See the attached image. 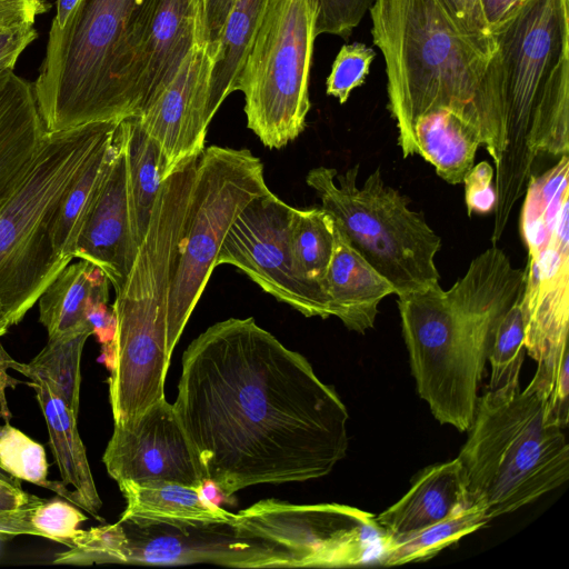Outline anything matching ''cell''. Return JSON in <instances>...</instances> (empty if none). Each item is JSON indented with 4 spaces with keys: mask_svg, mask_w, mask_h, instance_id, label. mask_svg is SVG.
<instances>
[{
    "mask_svg": "<svg viewBox=\"0 0 569 569\" xmlns=\"http://www.w3.org/2000/svg\"><path fill=\"white\" fill-rule=\"evenodd\" d=\"M178 419L223 496L329 475L348 450V410L310 362L252 317L200 333L182 357Z\"/></svg>",
    "mask_w": 569,
    "mask_h": 569,
    "instance_id": "6da1fadb",
    "label": "cell"
},
{
    "mask_svg": "<svg viewBox=\"0 0 569 569\" xmlns=\"http://www.w3.org/2000/svg\"><path fill=\"white\" fill-rule=\"evenodd\" d=\"M369 11L403 158L415 154V121L445 109L477 131L497 167L505 132L486 84L493 37L465 30L441 0H375Z\"/></svg>",
    "mask_w": 569,
    "mask_h": 569,
    "instance_id": "7a4b0ae2",
    "label": "cell"
},
{
    "mask_svg": "<svg viewBox=\"0 0 569 569\" xmlns=\"http://www.w3.org/2000/svg\"><path fill=\"white\" fill-rule=\"evenodd\" d=\"M487 92L505 131L492 238L525 194L538 154L569 150V0H525L491 32Z\"/></svg>",
    "mask_w": 569,
    "mask_h": 569,
    "instance_id": "3957f363",
    "label": "cell"
},
{
    "mask_svg": "<svg viewBox=\"0 0 569 569\" xmlns=\"http://www.w3.org/2000/svg\"><path fill=\"white\" fill-rule=\"evenodd\" d=\"M523 286L525 270L492 244L448 290L438 284L398 296L417 392L440 423L470 428L496 328Z\"/></svg>",
    "mask_w": 569,
    "mask_h": 569,
    "instance_id": "277c9868",
    "label": "cell"
},
{
    "mask_svg": "<svg viewBox=\"0 0 569 569\" xmlns=\"http://www.w3.org/2000/svg\"><path fill=\"white\" fill-rule=\"evenodd\" d=\"M157 0H79L51 23L33 83L46 131L138 116L142 46Z\"/></svg>",
    "mask_w": 569,
    "mask_h": 569,
    "instance_id": "5b68a950",
    "label": "cell"
},
{
    "mask_svg": "<svg viewBox=\"0 0 569 569\" xmlns=\"http://www.w3.org/2000/svg\"><path fill=\"white\" fill-rule=\"evenodd\" d=\"M197 160L162 181L134 262L116 291L111 306L116 331L102 352L110 369L109 402L114 426L131 422L166 398V377L178 343L168 327L167 301Z\"/></svg>",
    "mask_w": 569,
    "mask_h": 569,
    "instance_id": "8992f818",
    "label": "cell"
},
{
    "mask_svg": "<svg viewBox=\"0 0 569 569\" xmlns=\"http://www.w3.org/2000/svg\"><path fill=\"white\" fill-rule=\"evenodd\" d=\"M548 388L532 378L523 391L478 398L457 459L470 505L491 519L513 512L563 485L569 446L548 418Z\"/></svg>",
    "mask_w": 569,
    "mask_h": 569,
    "instance_id": "52a82bcc",
    "label": "cell"
},
{
    "mask_svg": "<svg viewBox=\"0 0 569 569\" xmlns=\"http://www.w3.org/2000/svg\"><path fill=\"white\" fill-rule=\"evenodd\" d=\"M119 122L47 131L24 178L0 208V300L14 325L66 267L51 242L57 210Z\"/></svg>",
    "mask_w": 569,
    "mask_h": 569,
    "instance_id": "ba28073f",
    "label": "cell"
},
{
    "mask_svg": "<svg viewBox=\"0 0 569 569\" xmlns=\"http://www.w3.org/2000/svg\"><path fill=\"white\" fill-rule=\"evenodd\" d=\"M358 174L359 164L343 173L320 166L308 172L306 182L349 243L392 283L395 295L438 286L435 258L441 239L423 213L411 210L410 199L385 183L380 168L361 187Z\"/></svg>",
    "mask_w": 569,
    "mask_h": 569,
    "instance_id": "9c48e42d",
    "label": "cell"
},
{
    "mask_svg": "<svg viewBox=\"0 0 569 569\" xmlns=\"http://www.w3.org/2000/svg\"><path fill=\"white\" fill-rule=\"evenodd\" d=\"M568 156L531 176L520 214L528 248L521 302L525 348L536 376L551 392L569 379V190Z\"/></svg>",
    "mask_w": 569,
    "mask_h": 569,
    "instance_id": "30bf717a",
    "label": "cell"
},
{
    "mask_svg": "<svg viewBox=\"0 0 569 569\" xmlns=\"http://www.w3.org/2000/svg\"><path fill=\"white\" fill-rule=\"evenodd\" d=\"M317 7L312 0H267L242 66L247 127L269 149H281L306 129Z\"/></svg>",
    "mask_w": 569,
    "mask_h": 569,
    "instance_id": "8fae6325",
    "label": "cell"
},
{
    "mask_svg": "<svg viewBox=\"0 0 569 569\" xmlns=\"http://www.w3.org/2000/svg\"><path fill=\"white\" fill-rule=\"evenodd\" d=\"M269 191L263 163L248 149L210 146L198 157L167 301L174 340L179 341L217 267L230 227L248 203Z\"/></svg>",
    "mask_w": 569,
    "mask_h": 569,
    "instance_id": "7c38bea8",
    "label": "cell"
},
{
    "mask_svg": "<svg viewBox=\"0 0 569 569\" xmlns=\"http://www.w3.org/2000/svg\"><path fill=\"white\" fill-rule=\"evenodd\" d=\"M244 537L286 552L295 568H346L378 561L387 535L370 512L339 503L296 505L277 499L236 513Z\"/></svg>",
    "mask_w": 569,
    "mask_h": 569,
    "instance_id": "4fadbf2b",
    "label": "cell"
},
{
    "mask_svg": "<svg viewBox=\"0 0 569 569\" xmlns=\"http://www.w3.org/2000/svg\"><path fill=\"white\" fill-rule=\"evenodd\" d=\"M296 208L271 191L253 199L230 227L217 266L231 264L306 317H330L325 292L303 278L291 241Z\"/></svg>",
    "mask_w": 569,
    "mask_h": 569,
    "instance_id": "5bb4252c",
    "label": "cell"
},
{
    "mask_svg": "<svg viewBox=\"0 0 569 569\" xmlns=\"http://www.w3.org/2000/svg\"><path fill=\"white\" fill-rule=\"evenodd\" d=\"M232 522L172 525L119 519L112 523L111 563L293 568L287 553L264 540L239 535Z\"/></svg>",
    "mask_w": 569,
    "mask_h": 569,
    "instance_id": "9a60e30c",
    "label": "cell"
},
{
    "mask_svg": "<svg viewBox=\"0 0 569 569\" xmlns=\"http://www.w3.org/2000/svg\"><path fill=\"white\" fill-rule=\"evenodd\" d=\"M102 461L118 482H171L203 489L198 457L166 398L123 426H114Z\"/></svg>",
    "mask_w": 569,
    "mask_h": 569,
    "instance_id": "2e32d148",
    "label": "cell"
},
{
    "mask_svg": "<svg viewBox=\"0 0 569 569\" xmlns=\"http://www.w3.org/2000/svg\"><path fill=\"white\" fill-rule=\"evenodd\" d=\"M216 50L199 43L184 59L171 81L137 116L161 151L164 179L204 150L210 79Z\"/></svg>",
    "mask_w": 569,
    "mask_h": 569,
    "instance_id": "e0dca14e",
    "label": "cell"
},
{
    "mask_svg": "<svg viewBox=\"0 0 569 569\" xmlns=\"http://www.w3.org/2000/svg\"><path fill=\"white\" fill-rule=\"evenodd\" d=\"M138 249L131 226L126 141L119 122L109 167L77 239L74 259L100 268L118 291L126 282Z\"/></svg>",
    "mask_w": 569,
    "mask_h": 569,
    "instance_id": "ac0fdd59",
    "label": "cell"
},
{
    "mask_svg": "<svg viewBox=\"0 0 569 569\" xmlns=\"http://www.w3.org/2000/svg\"><path fill=\"white\" fill-rule=\"evenodd\" d=\"M202 41H207L202 0H157L139 63V113Z\"/></svg>",
    "mask_w": 569,
    "mask_h": 569,
    "instance_id": "d6986e66",
    "label": "cell"
},
{
    "mask_svg": "<svg viewBox=\"0 0 569 569\" xmlns=\"http://www.w3.org/2000/svg\"><path fill=\"white\" fill-rule=\"evenodd\" d=\"M323 288L330 317H337L347 329L358 333L373 328L379 303L396 293L392 283L349 243L337 224Z\"/></svg>",
    "mask_w": 569,
    "mask_h": 569,
    "instance_id": "ffe728a7",
    "label": "cell"
},
{
    "mask_svg": "<svg viewBox=\"0 0 569 569\" xmlns=\"http://www.w3.org/2000/svg\"><path fill=\"white\" fill-rule=\"evenodd\" d=\"M46 132L33 84L13 70L0 73V208L24 178Z\"/></svg>",
    "mask_w": 569,
    "mask_h": 569,
    "instance_id": "44dd1931",
    "label": "cell"
},
{
    "mask_svg": "<svg viewBox=\"0 0 569 569\" xmlns=\"http://www.w3.org/2000/svg\"><path fill=\"white\" fill-rule=\"evenodd\" d=\"M467 505L461 466L455 458L423 469L408 492L375 519L392 538L439 522Z\"/></svg>",
    "mask_w": 569,
    "mask_h": 569,
    "instance_id": "7402d4cb",
    "label": "cell"
},
{
    "mask_svg": "<svg viewBox=\"0 0 569 569\" xmlns=\"http://www.w3.org/2000/svg\"><path fill=\"white\" fill-rule=\"evenodd\" d=\"M29 386L34 390L43 415L49 433V446L62 483L72 486L74 506L100 519L98 513L102 501L78 430V416L53 392L46 380L33 378Z\"/></svg>",
    "mask_w": 569,
    "mask_h": 569,
    "instance_id": "603a6c76",
    "label": "cell"
},
{
    "mask_svg": "<svg viewBox=\"0 0 569 569\" xmlns=\"http://www.w3.org/2000/svg\"><path fill=\"white\" fill-rule=\"evenodd\" d=\"M109 284L103 271L89 261L67 264L38 300L39 321L48 339L92 330L87 321L88 308L97 300L109 301Z\"/></svg>",
    "mask_w": 569,
    "mask_h": 569,
    "instance_id": "cb8c5ba5",
    "label": "cell"
},
{
    "mask_svg": "<svg viewBox=\"0 0 569 569\" xmlns=\"http://www.w3.org/2000/svg\"><path fill=\"white\" fill-rule=\"evenodd\" d=\"M126 500L120 519L137 518L172 525L232 522L229 512L203 496V489L171 482H118Z\"/></svg>",
    "mask_w": 569,
    "mask_h": 569,
    "instance_id": "d4e9b609",
    "label": "cell"
},
{
    "mask_svg": "<svg viewBox=\"0 0 569 569\" xmlns=\"http://www.w3.org/2000/svg\"><path fill=\"white\" fill-rule=\"evenodd\" d=\"M412 138L415 154L431 163L437 174L450 184L463 181L482 146L471 126L445 109L419 117L412 127Z\"/></svg>",
    "mask_w": 569,
    "mask_h": 569,
    "instance_id": "484cf974",
    "label": "cell"
},
{
    "mask_svg": "<svg viewBox=\"0 0 569 569\" xmlns=\"http://www.w3.org/2000/svg\"><path fill=\"white\" fill-rule=\"evenodd\" d=\"M126 141L128 193L133 237L141 244L156 197L164 180V166L156 141L137 116L120 121Z\"/></svg>",
    "mask_w": 569,
    "mask_h": 569,
    "instance_id": "4316f807",
    "label": "cell"
},
{
    "mask_svg": "<svg viewBox=\"0 0 569 569\" xmlns=\"http://www.w3.org/2000/svg\"><path fill=\"white\" fill-rule=\"evenodd\" d=\"M267 0H236L214 46L209 111L213 118L222 102L238 90V80L258 30Z\"/></svg>",
    "mask_w": 569,
    "mask_h": 569,
    "instance_id": "83f0119b",
    "label": "cell"
},
{
    "mask_svg": "<svg viewBox=\"0 0 569 569\" xmlns=\"http://www.w3.org/2000/svg\"><path fill=\"white\" fill-rule=\"evenodd\" d=\"M114 137L116 133L93 154L57 210L51 229V242L54 254L66 266L74 259L77 239L109 167Z\"/></svg>",
    "mask_w": 569,
    "mask_h": 569,
    "instance_id": "f1b7e54d",
    "label": "cell"
},
{
    "mask_svg": "<svg viewBox=\"0 0 569 569\" xmlns=\"http://www.w3.org/2000/svg\"><path fill=\"white\" fill-rule=\"evenodd\" d=\"M489 521L483 509L467 505L423 529L399 537H387L379 563L397 566L428 560Z\"/></svg>",
    "mask_w": 569,
    "mask_h": 569,
    "instance_id": "f546056e",
    "label": "cell"
},
{
    "mask_svg": "<svg viewBox=\"0 0 569 569\" xmlns=\"http://www.w3.org/2000/svg\"><path fill=\"white\" fill-rule=\"evenodd\" d=\"M92 330L48 339L42 350L28 363L13 360L11 369L19 371L30 380L41 378L48 382L53 392L79 415L81 356L87 339Z\"/></svg>",
    "mask_w": 569,
    "mask_h": 569,
    "instance_id": "4dcf8cb0",
    "label": "cell"
},
{
    "mask_svg": "<svg viewBox=\"0 0 569 569\" xmlns=\"http://www.w3.org/2000/svg\"><path fill=\"white\" fill-rule=\"evenodd\" d=\"M74 505L61 497L42 499L22 508L0 512V539L30 535L47 538L68 548L72 547L87 520Z\"/></svg>",
    "mask_w": 569,
    "mask_h": 569,
    "instance_id": "1f68e13d",
    "label": "cell"
},
{
    "mask_svg": "<svg viewBox=\"0 0 569 569\" xmlns=\"http://www.w3.org/2000/svg\"><path fill=\"white\" fill-rule=\"evenodd\" d=\"M291 241L299 271L305 279L325 292L323 281L336 241L333 217L322 207L296 208L291 223Z\"/></svg>",
    "mask_w": 569,
    "mask_h": 569,
    "instance_id": "d6a6232c",
    "label": "cell"
},
{
    "mask_svg": "<svg viewBox=\"0 0 569 569\" xmlns=\"http://www.w3.org/2000/svg\"><path fill=\"white\" fill-rule=\"evenodd\" d=\"M525 351V317L520 296L496 328L487 358L491 366L488 391L511 396L520 390Z\"/></svg>",
    "mask_w": 569,
    "mask_h": 569,
    "instance_id": "836d02e7",
    "label": "cell"
},
{
    "mask_svg": "<svg viewBox=\"0 0 569 569\" xmlns=\"http://www.w3.org/2000/svg\"><path fill=\"white\" fill-rule=\"evenodd\" d=\"M0 466L16 479L52 490L74 505L72 491L62 481L48 480V462L42 445L9 422L0 426Z\"/></svg>",
    "mask_w": 569,
    "mask_h": 569,
    "instance_id": "e575fe53",
    "label": "cell"
},
{
    "mask_svg": "<svg viewBox=\"0 0 569 569\" xmlns=\"http://www.w3.org/2000/svg\"><path fill=\"white\" fill-rule=\"evenodd\" d=\"M376 52L360 42L345 44L336 56L327 77L326 92L343 104L351 91L360 87L369 73Z\"/></svg>",
    "mask_w": 569,
    "mask_h": 569,
    "instance_id": "d590c367",
    "label": "cell"
},
{
    "mask_svg": "<svg viewBox=\"0 0 569 569\" xmlns=\"http://www.w3.org/2000/svg\"><path fill=\"white\" fill-rule=\"evenodd\" d=\"M317 7L316 34L349 38L375 0H312Z\"/></svg>",
    "mask_w": 569,
    "mask_h": 569,
    "instance_id": "8d00e7d4",
    "label": "cell"
},
{
    "mask_svg": "<svg viewBox=\"0 0 569 569\" xmlns=\"http://www.w3.org/2000/svg\"><path fill=\"white\" fill-rule=\"evenodd\" d=\"M493 174L492 166L487 161H481L473 164L463 178L468 216L486 214L493 211L497 201L496 190L492 186Z\"/></svg>",
    "mask_w": 569,
    "mask_h": 569,
    "instance_id": "74e56055",
    "label": "cell"
},
{
    "mask_svg": "<svg viewBox=\"0 0 569 569\" xmlns=\"http://www.w3.org/2000/svg\"><path fill=\"white\" fill-rule=\"evenodd\" d=\"M50 8L47 0H0V30L33 24Z\"/></svg>",
    "mask_w": 569,
    "mask_h": 569,
    "instance_id": "f35d334b",
    "label": "cell"
},
{
    "mask_svg": "<svg viewBox=\"0 0 569 569\" xmlns=\"http://www.w3.org/2000/svg\"><path fill=\"white\" fill-rule=\"evenodd\" d=\"M38 37L33 24L0 30V73L13 70L21 52Z\"/></svg>",
    "mask_w": 569,
    "mask_h": 569,
    "instance_id": "ab89813d",
    "label": "cell"
},
{
    "mask_svg": "<svg viewBox=\"0 0 569 569\" xmlns=\"http://www.w3.org/2000/svg\"><path fill=\"white\" fill-rule=\"evenodd\" d=\"M457 22L467 31L483 36H491L479 0H441Z\"/></svg>",
    "mask_w": 569,
    "mask_h": 569,
    "instance_id": "60d3db41",
    "label": "cell"
},
{
    "mask_svg": "<svg viewBox=\"0 0 569 569\" xmlns=\"http://www.w3.org/2000/svg\"><path fill=\"white\" fill-rule=\"evenodd\" d=\"M87 321L92 328V335L100 343L107 345L112 341L116 331V317L108 301H93L87 311Z\"/></svg>",
    "mask_w": 569,
    "mask_h": 569,
    "instance_id": "b9f144b4",
    "label": "cell"
},
{
    "mask_svg": "<svg viewBox=\"0 0 569 569\" xmlns=\"http://www.w3.org/2000/svg\"><path fill=\"white\" fill-rule=\"evenodd\" d=\"M234 1L236 0H202L206 40L213 49Z\"/></svg>",
    "mask_w": 569,
    "mask_h": 569,
    "instance_id": "7bdbcfd3",
    "label": "cell"
},
{
    "mask_svg": "<svg viewBox=\"0 0 569 569\" xmlns=\"http://www.w3.org/2000/svg\"><path fill=\"white\" fill-rule=\"evenodd\" d=\"M525 0H479L490 33L503 23Z\"/></svg>",
    "mask_w": 569,
    "mask_h": 569,
    "instance_id": "ee69618b",
    "label": "cell"
},
{
    "mask_svg": "<svg viewBox=\"0 0 569 569\" xmlns=\"http://www.w3.org/2000/svg\"><path fill=\"white\" fill-rule=\"evenodd\" d=\"M38 499V496L24 491L21 486L0 480V512L22 508Z\"/></svg>",
    "mask_w": 569,
    "mask_h": 569,
    "instance_id": "f6af8a7d",
    "label": "cell"
},
{
    "mask_svg": "<svg viewBox=\"0 0 569 569\" xmlns=\"http://www.w3.org/2000/svg\"><path fill=\"white\" fill-rule=\"evenodd\" d=\"M78 1L79 0H57V14L52 22L62 27Z\"/></svg>",
    "mask_w": 569,
    "mask_h": 569,
    "instance_id": "bcb514c9",
    "label": "cell"
},
{
    "mask_svg": "<svg viewBox=\"0 0 569 569\" xmlns=\"http://www.w3.org/2000/svg\"><path fill=\"white\" fill-rule=\"evenodd\" d=\"M14 325V321L0 300V337L3 336L8 329Z\"/></svg>",
    "mask_w": 569,
    "mask_h": 569,
    "instance_id": "7dc6e473",
    "label": "cell"
},
{
    "mask_svg": "<svg viewBox=\"0 0 569 569\" xmlns=\"http://www.w3.org/2000/svg\"><path fill=\"white\" fill-rule=\"evenodd\" d=\"M0 480L14 485V486H21V481L12 477L9 472H7L1 466H0Z\"/></svg>",
    "mask_w": 569,
    "mask_h": 569,
    "instance_id": "c3c4849f",
    "label": "cell"
}]
</instances>
